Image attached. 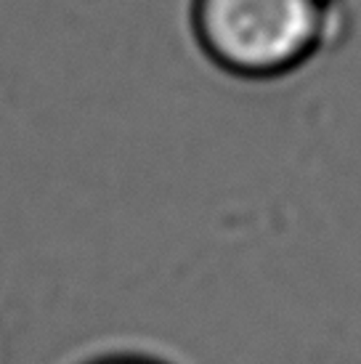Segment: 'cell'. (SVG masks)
<instances>
[{
	"instance_id": "6da1fadb",
	"label": "cell",
	"mask_w": 361,
	"mask_h": 364,
	"mask_svg": "<svg viewBox=\"0 0 361 364\" xmlns=\"http://www.w3.org/2000/svg\"><path fill=\"white\" fill-rule=\"evenodd\" d=\"M332 19V0H191L197 46L242 80L301 70L330 41Z\"/></svg>"
},
{
	"instance_id": "7a4b0ae2",
	"label": "cell",
	"mask_w": 361,
	"mask_h": 364,
	"mask_svg": "<svg viewBox=\"0 0 361 364\" xmlns=\"http://www.w3.org/2000/svg\"><path fill=\"white\" fill-rule=\"evenodd\" d=\"M85 364H168V362L146 354H109V356H99V359H90Z\"/></svg>"
}]
</instances>
